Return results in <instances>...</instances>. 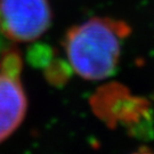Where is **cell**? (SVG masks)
Here are the masks:
<instances>
[{"label": "cell", "instance_id": "1", "mask_svg": "<svg viewBox=\"0 0 154 154\" xmlns=\"http://www.w3.org/2000/svg\"><path fill=\"white\" fill-rule=\"evenodd\" d=\"M130 28L122 21L95 17L72 28L65 38L72 69L87 80H102L114 72Z\"/></svg>", "mask_w": 154, "mask_h": 154}, {"label": "cell", "instance_id": "2", "mask_svg": "<svg viewBox=\"0 0 154 154\" xmlns=\"http://www.w3.org/2000/svg\"><path fill=\"white\" fill-rule=\"evenodd\" d=\"M22 61L11 47L0 62V143L23 121L28 102L21 81Z\"/></svg>", "mask_w": 154, "mask_h": 154}, {"label": "cell", "instance_id": "3", "mask_svg": "<svg viewBox=\"0 0 154 154\" xmlns=\"http://www.w3.org/2000/svg\"><path fill=\"white\" fill-rule=\"evenodd\" d=\"M50 22L47 0H0V23L11 41H32L46 32Z\"/></svg>", "mask_w": 154, "mask_h": 154}, {"label": "cell", "instance_id": "4", "mask_svg": "<svg viewBox=\"0 0 154 154\" xmlns=\"http://www.w3.org/2000/svg\"><path fill=\"white\" fill-rule=\"evenodd\" d=\"M11 48V40L5 34L4 30H2V26H1V23H0V62L2 61L4 56L6 55V53Z\"/></svg>", "mask_w": 154, "mask_h": 154}]
</instances>
